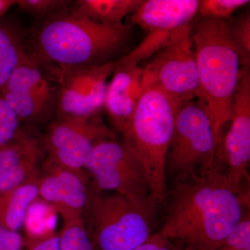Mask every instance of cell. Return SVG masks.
Segmentation results:
<instances>
[{
    "instance_id": "obj_1",
    "label": "cell",
    "mask_w": 250,
    "mask_h": 250,
    "mask_svg": "<svg viewBox=\"0 0 250 250\" xmlns=\"http://www.w3.org/2000/svg\"><path fill=\"white\" fill-rule=\"evenodd\" d=\"M250 193H238L218 166L174 182L159 231L192 250H215L249 210Z\"/></svg>"
},
{
    "instance_id": "obj_2",
    "label": "cell",
    "mask_w": 250,
    "mask_h": 250,
    "mask_svg": "<svg viewBox=\"0 0 250 250\" xmlns=\"http://www.w3.org/2000/svg\"><path fill=\"white\" fill-rule=\"evenodd\" d=\"M131 24H105L73 11L49 16L36 31L35 47L41 60L58 66H88L117 61L129 45Z\"/></svg>"
},
{
    "instance_id": "obj_3",
    "label": "cell",
    "mask_w": 250,
    "mask_h": 250,
    "mask_svg": "<svg viewBox=\"0 0 250 250\" xmlns=\"http://www.w3.org/2000/svg\"><path fill=\"white\" fill-rule=\"evenodd\" d=\"M192 39L199 81V101L209 116L217 140L231 121L233 95L241 75L239 57L226 20L201 18L192 24Z\"/></svg>"
},
{
    "instance_id": "obj_4",
    "label": "cell",
    "mask_w": 250,
    "mask_h": 250,
    "mask_svg": "<svg viewBox=\"0 0 250 250\" xmlns=\"http://www.w3.org/2000/svg\"><path fill=\"white\" fill-rule=\"evenodd\" d=\"M177 111L170 99L157 87L143 88L129 129L123 136L142 163L156 206L168 194L166 156Z\"/></svg>"
},
{
    "instance_id": "obj_5",
    "label": "cell",
    "mask_w": 250,
    "mask_h": 250,
    "mask_svg": "<svg viewBox=\"0 0 250 250\" xmlns=\"http://www.w3.org/2000/svg\"><path fill=\"white\" fill-rule=\"evenodd\" d=\"M155 211L120 194L91 191L82 218L95 250H133L154 234Z\"/></svg>"
},
{
    "instance_id": "obj_6",
    "label": "cell",
    "mask_w": 250,
    "mask_h": 250,
    "mask_svg": "<svg viewBox=\"0 0 250 250\" xmlns=\"http://www.w3.org/2000/svg\"><path fill=\"white\" fill-rule=\"evenodd\" d=\"M83 172L92 192H115L156 209L144 167L126 140L116 138L99 142L85 161Z\"/></svg>"
},
{
    "instance_id": "obj_7",
    "label": "cell",
    "mask_w": 250,
    "mask_h": 250,
    "mask_svg": "<svg viewBox=\"0 0 250 250\" xmlns=\"http://www.w3.org/2000/svg\"><path fill=\"white\" fill-rule=\"evenodd\" d=\"M217 140L209 116L199 100L176 112L173 131L166 156V177L183 180L217 166Z\"/></svg>"
},
{
    "instance_id": "obj_8",
    "label": "cell",
    "mask_w": 250,
    "mask_h": 250,
    "mask_svg": "<svg viewBox=\"0 0 250 250\" xmlns=\"http://www.w3.org/2000/svg\"><path fill=\"white\" fill-rule=\"evenodd\" d=\"M151 58L143 67L142 89L149 85L157 87L177 110L197 98L199 81L192 24Z\"/></svg>"
},
{
    "instance_id": "obj_9",
    "label": "cell",
    "mask_w": 250,
    "mask_h": 250,
    "mask_svg": "<svg viewBox=\"0 0 250 250\" xmlns=\"http://www.w3.org/2000/svg\"><path fill=\"white\" fill-rule=\"evenodd\" d=\"M231 126L222 134L217 150V164L227 183L238 193H250V71L241 69L233 95Z\"/></svg>"
},
{
    "instance_id": "obj_10",
    "label": "cell",
    "mask_w": 250,
    "mask_h": 250,
    "mask_svg": "<svg viewBox=\"0 0 250 250\" xmlns=\"http://www.w3.org/2000/svg\"><path fill=\"white\" fill-rule=\"evenodd\" d=\"M118 138L100 117L59 118L49 125L44 136L45 160L83 173L90 153L100 141Z\"/></svg>"
},
{
    "instance_id": "obj_11",
    "label": "cell",
    "mask_w": 250,
    "mask_h": 250,
    "mask_svg": "<svg viewBox=\"0 0 250 250\" xmlns=\"http://www.w3.org/2000/svg\"><path fill=\"white\" fill-rule=\"evenodd\" d=\"M117 61L98 65L58 66L57 113L59 118H91L104 106L108 79Z\"/></svg>"
},
{
    "instance_id": "obj_12",
    "label": "cell",
    "mask_w": 250,
    "mask_h": 250,
    "mask_svg": "<svg viewBox=\"0 0 250 250\" xmlns=\"http://www.w3.org/2000/svg\"><path fill=\"white\" fill-rule=\"evenodd\" d=\"M21 122L43 119L53 102L54 89L35 58L26 54L1 90Z\"/></svg>"
},
{
    "instance_id": "obj_13",
    "label": "cell",
    "mask_w": 250,
    "mask_h": 250,
    "mask_svg": "<svg viewBox=\"0 0 250 250\" xmlns=\"http://www.w3.org/2000/svg\"><path fill=\"white\" fill-rule=\"evenodd\" d=\"M37 185L39 198L60 215L63 222L83 216L91 194L85 174L45 160Z\"/></svg>"
},
{
    "instance_id": "obj_14",
    "label": "cell",
    "mask_w": 250,
    "mask_h": 250,
    "mask_svg": "<svg viewBox=\"0 0 250 250\" xmlns=\"http://www.w3.org/2000/svg\"><path fill=\"white\" fill-rule=\"evenodd\" d=\"M37 140L23 132L0 147V194L37 181L41 166Z\"/></svg>"
},
{
    "instance_id": "obj_15",
    "label": "cell",
    "mask_w": 250,
    "mask_h": 250,
    "mask_svg": "<svg viewBox=\"0 0 250 250\" xmlns=\"http://www.w3.org/2000/svg\"><path fill=\"white\" fill-rule=\"evenodd\" d=\"M143 67L118 65L108 82L104 106L116 131L124 136L130 127L142 92Z\"/></svg>"
},
{
    "instance_id": "obj_16",
    "label": "cell",
    "mask_w": 250,
    "mask_h": 250,
    "mask_svg": "<svg viewBox=\"0 0 250 250\" xmlns=\"http://www.w3.org/2000/svg\"><path fill=\"white\" fill-rule=\"evenodd\" d=\"M199 4V0L143 1L133 13L131 22L147 33L180 29L192 24Z\"/></svg>"
},
{
    "instance_id": "obj_17",
    "label": "cell",
    "mask_w": 250,
    "mask_h": 250,
    "mask_svg": "<svg viewBox=\"0 0 250 250\" xmlns=\"http://www.w3.org/2000/svg\"><path fill=\"white\" fill-rule=\"evenodd\" d=\"M39 199L37 181L0 194V226L19 231L29 208Z\"/></svg>"
},
{
    "instance_id": "obj_18",
    "label": "cell",
    "mask_w": 250,
    "mask_h": 250,
    "mask_svg": "<svg viewBox=\"0 0 250 250\" xmlns=\"http://www.w3.org/2000/svg\"><path fill=\"white\" fill-rule=\"evenodd\" d=\"M144 0H80L72 10L95 22L118 24L139 8Z\"/></svg>"
},
{
    "instance_id": "obj_19",
    "label": "cell",
    "mask_w": 250,
    "mask_h": 250,
    "mask_svg": "<svg viewBox=\"0 0 250 250\" xmlns=\"http://www.w3.org/2000/svg\"><path fill=\"white\" fill-rule=\"evenodd\" d=\"M26 54L16 33L0 24V90Z\"/></svg>"
},
{
    "instance_id": "obj_20",
    "label": "cell",
    "mask_w": 250,
    "mask_h": 250,
    "mask_svg": "<svg viewBox=\"0 0 250 250\" xmlns=\"http://www.w3.org/2000/svg\"><path fill=\"white\" fill-rule=\"evenodd\" d=\"M58 235L59 250H95L82 217L63 222Z\"/></svg>"
},
{
    "instance_id": "obj_21",
    "label": "cell",
    "mask_w": 250,
    "mask_h": 250,
    "mask_svg": "<svg viewBox=\"0 0 250 250\" xmlns=\"http://www.w3.org/2000/svg\"><path fill=\"white\" fill-rule=\"evenodd\" d=\"M229 37L239 57L242 67L250 66V15L245 13L228 21Z\"/></svg>"
},
{
    "instance_id": "obj_22",
    "label": "cell",
    "mask_w": 250,
    "mask_h": 250,
    "mask_svg": "<svg viewBox=\"0 0 250 250\" xmlns=\"http://www.w3.org/2000/svg\"><path fill=\"white\" fill-rule=\"evenodd\" d=\"M249 3L248 0H202L199 4L198 14L202 18L229 21L237 10Z\"/></svg>"
},
{
    "instance_id": "obj_23",
    "label": "cell",
    "mask_w": 250,
    "mask_h": 250,
    "mask_svg": "<svg viewBox=\"0 0 250 250\" xmlns=\"http://www.w3.org/2000/svg\"><path fill=\"white\" fill-rule=\"evenodd\" d=\"M21 123L0 91V147L22 134Z\"/></svg>"
},
{
    "instance_id": "obj_24",
    "label": "cell",
    "mask_w": 250,
    "mask_h": 250,
    "mask_svg": "<svg viewBox=\"0 0 250 250\" xmlns=\"http://www.w3.org/2000/svg\"><path fill=\"white\" fill-rule=\"evenodd\" d=\"M215 250H250V210Z\"/></svg>"
},
{
    "instance_id": "obj_25",
    "label": "cell",
    "mask_w": 250,
    "mask_h": 250,
    "mask_svg": "<svg viewBox=\"0 0 250 250\" xmlns=\"http://www.w3.org/2000/svg\"><path fill=\"white\" fill-rule=\"evenodd\" d=\"M70 1L63 0H18L20 11L37 16H52L65 9Z\"/></svg>"
},
{
    "instance_id": "obj_26",
    "label": "cell",
    "mask_w": 250,
    "mask_h": 250,
    "mask_svg": "<svg viewBox=\"0 0 250 250\" xmlns=\"http://www.w3.org/2000/svg\"><path fill=\"white\" fill-rule=\"evenodd\" d=\"M25 240L19 231L0 226V250H23Z\"/></svg>"
},
{
    "instance_id": "obj_27",
    "label": "cell",
    "mask_w": 250,
    "mask_h": 250,
    "mask_svg": "<svg viewBox=\"0 0 250 250\" xmlns=\"http://www.w3.org/2000/svg\"><path fill=\"white\" fill-rule=\"evenodd\" d=\"M174 242L156 232L146 243L133 250H180L175 246Z\"/></svg>"
},
{
    "instance_id": "obj_28",
    "label": "cell",
    "mask_w": 250,
    "mask_h": 250,
    "mask_svg": "<svg viewBox=\"0 0 250 250\" xmlns=\"http://www.w3.org/2000/svg\"><path fill=\"white\" fill-rule=\"evenodd\" d=\"M27 250H59L58 233L25 241Z\"/></svg>"
},
{
    "instance_id": "obj_29",
    "label": "cell",
    "mask_w": 250,
    "mask_h": 250,
    "mask_svg": "<svg viewBox=\"0 0 250 250\" xmlns=\"http://www.w3.org/2000/svg\"><path fill=\"white\" fill-rule=\"evenodd\" d=\"M16 4V1H13V0H0V18L4 14H6V11L11 6Z\"/></svg>"
},
{
    "instance_id": "obj_30",
    "label": "cell",
    "mask_w": 250,
    "mask_h": 250,
    "mask_svg": "<svg viewBox=\"0 0 250 250\" xmlns=\"http://www.w3.org/2000/svg\"><path fill=\"white\" fill-rule=\"evenodd\" d=\"M184 250H192L189 249V248H187V247H185V248H184Z\"/></svg>"
}]
</instances>
